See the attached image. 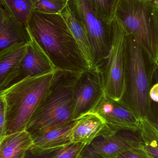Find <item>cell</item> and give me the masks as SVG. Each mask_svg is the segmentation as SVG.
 Returning a JSON list of instances; mask_svg holds the SVG:
<instances>
[{
  "label": "cell",
  "mask_w": 158,
  "mask_h": 158,
  "mask_svg": "<svg viewBox=\"0 0 158 158\" xmlns=\"http://www.w3.org/2000/svg\"><path fill=\"white\" fill-rule=\"evenodd\" d=\"M115 17L158 63V0H119Z\"/></svg>",
  "instance_id": "cell-5"
},
{
  "label": "cell",
  "mask_w": 158,
  "mask_h": 158,
  "mask_svg": "<svg viewBox=\"0 0 158 158\" xmlns=\"http://www.w3.org/2000/svg\"><path fill=\"white\" fill-rule=\"evenodd\" d=\"M77 120L34 138L30 150L32 153H40L61 148L71 143L70 133Z\"/></svg>",
  "instance_id": "cell-14"
},
{
  "label": "cell",
  "mask_w": 158,
  "mask_h": 158,
  "mask_svg": "<svg viewBox=\"0 0 158 158\" xmlns=\"http://www.w3.org/2000/svg\"><path fill=\"white\" fill-rule=\"evenodd\" d=\"M81 73L56 69L26 130L32 139L74 120L73 88Z\"/></svg>",
  "instance_id": "cell-2"
},
{
  "label": "cell",
  "mask_w": 158,
  "mask_h": 158,
  "mask_svg": "<svg viewBox=\"0 0 158 158\" xmlns=\"http://www.w3.org/2000/svg\"><path fill=\"white\" fill-rule=\"evenodd\" d=\"M26 27L56 69L81 73L90 68L61 14L33 11Z\"/></svg>",
  "instance_id": "cell-1"
},
{
  "label": "cell",
  "mask_w": 158,
  "mask_h": 158,
  "mask_svg": "<svg viewBox=\"0 0 158 158\" xmlns=\"http://www.w3.org/2000/svg\"><path fill=\"white\" fill-rule=\"evenodd\" d=\"M85 146L82 143H71L59 148L52 158H79Z\"/></svg>",
  "instance_id": "cell-22"
},
{
  "label": "cell",
  "mask_w": 158,
  "mask_h": 158,
  "mask_svg": "<svg viewBox=\"0 0 158 158\" xmlns=\"http://www.w3.org/2000/svg\"><path fill=\"white\" fill-rule=\"evenodd\" d=\"M105 94L101 68H89L81 72L73 88L74 120L91 112Z\"/></svg>",
  "instance_id": "cell-8"
},
{
  "label": "cell",
  "mask_w": 158,
  "mask_h": 158,
  "mask_svg": "<svg viewBox=\"0 0 158 158\" xmlns=\"http://www.w3.org/2000/svg\"><path fill=\"white\" fill-rule=\"evenodd\" d=\"M33 141L26 130L6 135L0 141V158H25Z\"/></svg>",
  "instance_id": "cell-15"
},
{
  "label": "cell",
  "mask_w": 158,
  "mask_h": 158,
  "mask_svg": "<svg viewBox=\"0 0 158 158\" xmlns=\"http://www.w3.org/2000/svg\"><path fill=\"white\" fill-rule=\"evenodd\" d=\"M28 44L0 52V85L19 65L26 53Z\"/></svg>",
  "instance_id": "cell-17"
},
{
  "label": "cell",
  "mask_w": 158,
  "mask_h": 158,
  "mask_svg": "<svg viewBox=\"0 0 158 158\" xmlns=\"http://www.w3.org/2000/svg\"><path fill=\"white\" fill-rule=\"evenodd\" d=\"M115 158H151L143 147V143L140 145L131 148Z\"/></svg>",
  "instance_id": "cell-23"
},
{
  "label": "cell",
  "mask_w": 158,
  "mask_h": 158,
  "mask_svg": "<svg viewBox=\"0 0 158 158\" xmlns=\"http://www.w3.org/2000/svg\"><path fill=\"white\" fill-rule=\"evenodd\" d=\"M67 6L85 28L92 53L94 66L102 67L111 47V23H105L99 19L90 0H67Z\"/></svg>",
  "instance_id": "cell-7"
},
{
  "label": "cell",
  "mask_w": 158,
  "mask_h": 158,
  "mask_svg": "<svg viewBox=\"0 0 158 158\" xmlns=\"http://www.w3.org/2000/svg\"><path fill=\"white\" fill-rule=\"evenodd\" d=\"M90 112L99 115L114 131L139 132L140 120L134 113L120 101L112 99L105 94Z\"/></svg>",
  "instance_id": "cell-11"
},
{
  "label": "cell",
  "mask_w": 158,
  "mask_h": 158,
  "mask_svg": "<svg viewBox=\"0 0 158 158\" xmlns=\"http://www.w3.org/2000/svg\"><path fill=\"white\" fill-rule=\"evenodd\" d=\"M143 147L150 157L158 158V147L152 142L143 141Z\"/></svg>",
  "instance_id": "cell-26"
},
{
  "label": "cell",
  "mask_w": 158,
  "mask_h": 158,
  "mask_svg": "<svg viewBox=\"0 0 158 158\" xmlns=\"http://www.w3.org/2000/svg\"><path fill=\"white\" fill-rule=\"evenodd\" d=\"M147 119L158 125V103H150V116Z\"/></svg>",
  "instance_id": "cell-27"
},
{
  "label": "cell",
  "mask_w": 158,
  "mask_h": 158,
  "mask_svg": "<svg viewBox=\"0 0 158 158\" xmlns=\"http://www.w3.org/2000/svg\"><path fill=\"white\" fill-rule=\"evenodd\" d=\"M59 148L36 153H32L29 149L26 154L25 158H52L57 153Z\"/></svg>",
  "instance_id": "cell-25"
},
{
  "label": "cell",
  "mask_w": 158,
  "mask_h": 158,
  "mask_svg": "<svg viewBox=\"0 0 158 158\" xmlns=\"http://www.w3.org/2000/svg\"></svg>",
  "instance_id": "cell-28"
},
{
  "label": "cell",
  "mask_w": 158,
  "mask_h": 158,
  "mask_svg": "<svg viewBox=\"0 0 158 158\" xmlns=\"http://www.w3.org/2000/svg\"><path fill=\"white\" fill-rule=\"evenodd\" d=\"M56 70L47 55L31 39L19 65L0 85V92L24 79L41 76Z\"/></svg>",
  "instance_id": "cell-9"
},
{
  "label": "cell",
  "mask_w": 158,
  "mask_h": 158,
  "mask_svg": "<svg viewBox=\"0 0 158 158\" xmlns=\"http://www.w3.org/2000/svg\"><path fill=\"white\" fill-rule=\"evenodd\" d=\"M117 132L112 131L97 114L89 112L77 119L70 133L71 143L88 145L100 136H109Z\"/></svg>",
  "instance_id": "cell-12"
},
{
  "label": "cell",
  "mask_w": 158,
  "mask_h": 158,
  "mask_svg": "<svg viewBox=\"0 0 158 158\" xmlns=\"http://www.w3.org/2000/svg\"><path fill=\"white\" fill-rule=\"evenodd\" d=\"M54 72L24 79L0 92L6 107V135L26 130Z\"/></svg>",
  "instance_id": "cell-4"
},
{
  "label": "cell",
  "mask_w": 158,
  "mask_h": 158,
  "mask_svg": "<svg viewBox=\"0 0 158 158\" xmlns=\"http://www.w3.org/2000/svg\"><path fill=\"white\" fill-rule=\"evenodd\" d=\"M6 107L5 102L0 97V141L6 136L5 124Z\"/></svg>",
  "instance_id": "cell-24"
},
{
  "label": "cell",
  "mask_w": 158,
  "mask_h": 158,
  "mask_svg": "<svg viewBox=\"0 0 158 158\" xmlns=\"http://www.w3.org/2000/svg\"><path fill=\"white\" fill-rule=\"evenodd\" d=\"M67 3V0H37L34 11L48 14H61Z\"/></svg>",
  "instance_id": "cell-20"
},
{
  "label": "cell",
  "mask_w": 158,
  "mask_h": 158,
  "mask_svg": "<svg viewBox=\"0 0 158 158\" xmlns=\"http://www.w3.org/2000/svg\"><path fill=\"white\" fill-rule=\"evenodd\" d=\"M139 134L143 141L152 142L158 147V125L147 119L140 120Z\"/></svg>",
  "instance_id": "cell-21"
},
{
  "label": "cell",
  "mask_w": 158,
  "mask_h": 158,
  "mask_svg": "<svg viewBox=\"0 0 158 158\" xmlns=\"http://www.w3.org/2000/svg\"><path fill=\"white\" fill-rule=\"evenodd\" d=\"M142 143L139 134L118 131L109 136H100L96 138L85 146L79 158H115L122 152L140 145Z\"/></svg>",
  "instance_id": "cell-10"
},
{
  "label": "cell",
  "mask_w": 158,
  "mask_h": 158,
  "mask_svg": "<svg viewBox=\"0 0 158 158\" xmlns=\"http://www.w3.org/2000/svg\"><path fill=\"white\" fill-rule=\"evenodd\" d=\"M111 25V47L107 58L101 69L105 94L120 101L125 90L128 32L116 17Z\"/></svg>",
  "instance_id": "cell-6"
},
{
  "label": "cell",
  "mask_w": 158,
  "mask_h": 158,
  "mask_svg": "<svg viewBox=\"0 0 158 158\" xmlns=\"http://www.w3.org/2000/svg\"><path fill=\"white\" fill-rule=\"evenodd\" d=\"M31 40L26 26L19 23L1 6L0 52L18 45L27 44Z\"/></svg>",
  "instance_id": "cell-13"
},
{
  "label": "cell",
  "mask_w": 158,
  "mask_h": 158,
  "mask_svg": "<svg viewBox=\"0 0 158 158\" xmlns=\"http://www.w3.org/2000/svg\"><path fill=\"white\" fill-rule=\"evenodd\" d=\"M96 15L101 20L110 24L115 18L119 0H90Z\"/></svg>",
  "instance_id": "cell-19"
},
{
  "label": "cell",
  "mask_w": 158,
  "mask_h": 158,
  "mask_svg": "<svg viewBox=\"0 0 158 158\" xmlns=\"http://www.w3.org/2000/svg\"><path fill=\"white\" fill-rule=\"evenodd\" d=\"M37 0H0L2 6L19 23L27 26Z\"/></svg>",
  "instance_id": "cell-18"
},
{
  "label": "cell",
  "mask_w": 158,
  "mask_h": 158,
  "mask_svg": "<svg viewBox=\"0 0 158 158\" xmlns=\"http://www.w3.org/2000/svg\"><path fill=\"white\" fill-rule=\"evenodd\" d=\"M60 14L66 20L89 67H94L92 49L84 26L75 18L67 6Z\"/></svg>",
  "instance_id": "cell-16"
},
{
  "label": "cell",
  "mask_w": 158,
  "mask_h": 158,
  "mask_svg": "<svg viewBox=\"0 0 158 158\" xmlns=\"http://www.w3.org/2000/svg\"><path fill=\"white\" fill-rule=\"evenodd\" d=\"M158 65L128 33L125 90L120 102L140 120L150 116L149 92Z\"/></svg>",
  "instance_id": "cell-3"
}]
</instances>
